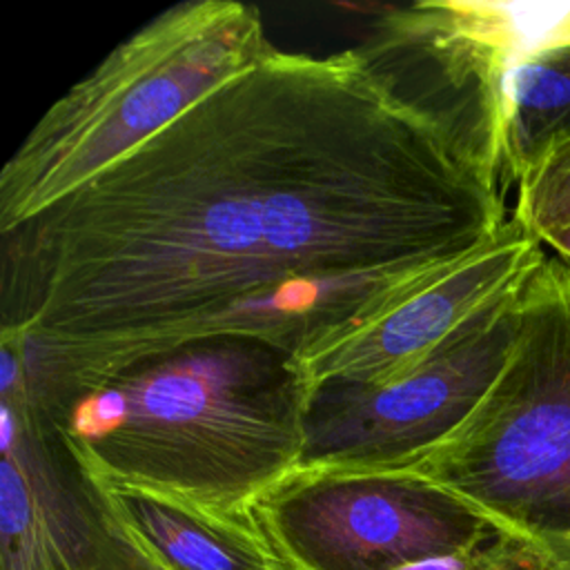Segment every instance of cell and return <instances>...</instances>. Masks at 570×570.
Returning <instances> with one entry per match:
<instances>
[{
  "label": "cell",
  "instance_id": "cell-1",
  "mask_svg": "<svg viewBox=\"0 0 570 570\" xmlns=\"http://www.w3.org/2000/svg\"><path fill=\"white\" fill-rule=\"evenodd\" d=\"M505 191L361 47L272 49L2 238L38 407L203 336L298 358L488 245Z\"/></svg>",
  "mask_w": 570,
  "mask_h": 570
},
{
  "label": "cell",
  "instance_id": "cell-2",
  "mask_svg": "<svg viewBox=\"0 0 570 570\" xmlns=\"http://www.w3.org/2000/svg\"><path fill=\"white\" fill-rule=\"evenodd\" d=\"M307 401L294 352L220 334L131 361L38 410L98 481L247 510L301 465Z\"/></svg>",
  "mask_w": 570,
  "mask_h": 570
},
{
  "label": "cell",
  "instance_id": "cell-3",
  "mask_svg": "<svg viewBox=\"0 0 570 570\" xmlns=\"http://www.w3.org/2000/svg\"><path fill=\"white\" fill-rule=\"evenodd\" d=\"M261 13L189 0L151 18L33 125L0 174V234L60 200L272 51Z\"/></svg>",
  "mask_w": 570,
  "mask_h": 570
},
{
  "label": "cell",
  "instance_id": "cell-4",
  "mask_svg": "<svg viewBox=\"0 0 570 570\" xmlns=\"http://www.w3.org/2000/svg\"><path fill=\"white\" fill-rule=\"evenodd\" d=\"M405 470L570 570V261L546 249L519 289V327L499 379Z\"/></svg>",
  "mask_w": 570,
  "mask_h": 570
},
{
  "label": "cell",
  "instance_id": "cell-5",
  "mask_svg": "<svg viewBox=\"0 0 570 570\" xmlns=\"http://www.w3.org/2000/svg\"><path fill=\"white\" fill-rule=\"evenodd\" d=\"M247 512L283 570H399L499 532L414 470L296 468Z\"/></svg>",
  "mask_w": 570,
  "mask_h": 570
},
{
  "label": "cell",
  "instance_id": "cell-6",
  "mask_svg": "<svg viewBox=\"0 0 570 570\" xmlns=\"http://www.w3.org/2000/svg\"><path fill=\"white\" fill-rule=\"evenodd\" d=\"M521 285L394 381L314 387L298 468L405 470L441 445L499 379L519 327Z\"/></svg>",
  "mask_w": 570,
  "mask_h": 570
},
{
  "label": "cell",
  "instance_id": "cell-7",
  "mask_svg": "<svg viewBox=\"0 0 570 570\" xmlns=\"http://www.w3.org/2000/svg\"><path fill=\"white\" fill-rule=\"evenodd\" d=\"M0 570H154L18 383H0Z\"/></svg>",
  "mask_w": 570,
  "mask_h": 570
},
{
  "label": "cell",
  "instance_id": "cell-8",
  "mask_svg": "<svg viewBox=\"0 0 570 570\" xmlns=\"http://www.w3.org/2000/svg\"><path fill=\"white\" fill-rule=\"evenodd\" d=\"M546 247L512 214L505 227L450 272L374 321L298 358L309 392L327 383L381 385L441 350L474 316L512 292Z\"/></svg>",
  "mask_w": 570,
  "mask_h": 570
},
{
  "label": "cell",
  "instance_id": "cell-9",
  "mask_svg": "<svg viewBox=\"0 0 570 570\" xmlns=\"http://www.w3.org/2000/svg\"><path fill=\"white\" fill-rule=\"evenodd\" d=\"M94 481L122 537L154 570H283L247 510Z\"/></svg>",
  "mask_w": 570,
  "mask_h": 570
},
{
  "label": "cell",
  "instance_id": "cell-10",
  "mask_svg": "<svg viewBox=\"0 0 570 570\" xmlns=\"http://www.w3.org/2000/svg\"><path fill=\"white\" fill-rule=\"evenodd\" d=\"M570 134V45L503 67L497 85L501 183L514 189L543 149Z\"/></svg>",
  "mask_w": 570,
  "mask_h": 570
},
{
  "label": "cell",
  "instance_id": "cell-11",
  "mask_svg": "<svg viewBox=\"0 0 570 570\" xmlns=\"http://www.w3.org/2000/svg\"><path fill=\"white\" fill-rule=\"evenodd\" d=\"M512 216L537 240L570 225V134L552 140L519 180Z\"/></svg>",
  "mask_w": 570,
  "mask_h": 570
},
{
  "label": "cell",
  "instance_id": "cell-12",
  "mask_svg": "<svg viewBox=\"0 0 570 570\" xmlns=\"http://www.w3.org/2000/svg\"><path fill=\"white\" fill-rule=\"evenodd\" d=\"M399 570H561L537 548L497 532L463 550L428 557Z\"/></svg>",
  "mask_w": 570,
  "mask_h": 570
},
{
  "label": "cell",
  "instance_id": "cell-13",
  "mask_svg": "<svg viewBox=\"0 0 570 570\" xmlns=\"http://www.w3.org/2000/svg\"><path fill=\"white\" fill-rule=\"evenodd\" d=\"M539 243L559 254L561 258L570 261V225L568 227H559V229H552V232H546L543 236H539Z\"/></svg>",
  "mask_w": 570,
  "mask_h": 570
}]
</instances>
